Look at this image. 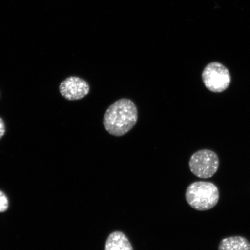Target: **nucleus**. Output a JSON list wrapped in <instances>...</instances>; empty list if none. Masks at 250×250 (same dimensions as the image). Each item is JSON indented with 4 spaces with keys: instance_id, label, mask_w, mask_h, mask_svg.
<instances>
[{
    "instance_id": "f257e3e1",
    "label": "nucleus",
    "mask_w": 250,
    "mask_h": 250,
    "mask_svg": "<svg viewBox=\"0 0 250 250\" xmlns=\"http://www.w3.org/2000/svg\"><path fill=\"white\" fill-rule=\"evenodd\" d=\"M138 120V109L129 99H121L111 104L103 118V125L111 135L121 137L129 133Z\"/></svg>"
},
{
    "instance_id": "f03ea898",
    "label": "nucleus",
    "mask_w": 250,
    "mask_h": 250,
    "mask_svg": "<svg viewBox=\"0 0 250 250\" xmlns=\"http://www.w3.org/2000/svg\"><path fill=\"white\" fill-rule=\"evenodd\" d=\"M186 201L196 210H211L217 205L220 192L214 184L206 181H196L190 184L186 192Z\"/></svg>"
},
{
    "instance_id": "7ed1b4c3",
    "label": "nucleus",
    "mask_w": 250,
    "mask_h": 250,
    "mask_svg": "<svg viewBox=\"0 0 250 250\" xmlns=\"http://www.w3.org/2000/svg\"><path fill=\"white\" fill-rule=\"evenodd\" d=\"M220 160L216 153L210 149L196 152L190 158V171L200 179H208L214 176L218 171Z\"/></svg>"
},
{
    "instance_id": "20e7f679",
    "label": "nucleus",
    "mask_w": 250,
    "mask_h": 250,
    "mask_svg": "<svg viewBox=\"0 0 250 250\" xmlns=\"http://www.w3.org/2000/svg\"><path fill=\"white\" fill-rule=\"evenodd\" d=\"M202 80L206 88L214 93L225 91L231 83L230 72L223 64L212 62L206 65L202 73Z\"/></svg>"
},
{
    "instance_id": "39448f33",
    "label": "nucleus",
    "mask_w": 250,
    "mask_h": 250,
    "mask_svg": "<svg viewBox=\"0 0 250 250\" xmlns=\"http://www.w3.org/2000/svg\"><path fill=\"white\" fill-rule=\"evenodd\" d=\"M59 90L61 95L68 101H79L88 95L90 86L83 78L72 76L62 81Z\"/></svg>"
},
{
    "instance_id": "423d86ee",
    "label": "nucleus",
    "mask_w": 250,
    "mask_h": 250,
    "mask_svg": "<svg viewBox=\"0 0 250 250\" xmlns=\"http://www.w3.org/2000/svg\"><path fill=\"white\" fill-rule=\"evenodd\" d=\"M105 250H133L127 237L123 232H114L109 235Z\"/></svg>"
},
{
    "instance_id": "0eeeda50",
    "label": "nucleus",
    "mask_w": 250,
    "mask_h": 250,
    "mask_svg": "<svg viewBox=\"0 0 250 250\" xmlns=\"http://www.w3.org/2000/svg\"><path fill=\"white\" fill-rule=\"evenodd\" d=\"M218 250H250V242L246 237L234 236L222 240Z\"/></svg>"
},
{
    "instance_id": "6e6552de",
    "label": "nucleus",
    "mask_w": 250,
    "mask_h": 250,
    "mask_svg": "<svg viewBox=\"0 0 250 250\" xmlns=\"http://www.w3.org/2000/svg\"><path fill=\"white\" fill-rule=\"evenodd\" d=\"M8 200L7 197L0 191V212H5L8 208Z\"/></svg>"
},
{
    "instance_id": "1a4fd4ad",
    "label": "nucleus",
    "mask_w": 250,
    "mask_h": 250,
    "mask_svg": "<svg viewBox=\"0 0 250 250\" xmlns=\"http://www.w3.org/2000/svg\"><path fill=\"white\" fill-rule=\"evenodd\" d=\"M5 133V125L4 121L0 117V140L4 136Z\"/></svg>"
}]
</instances>
